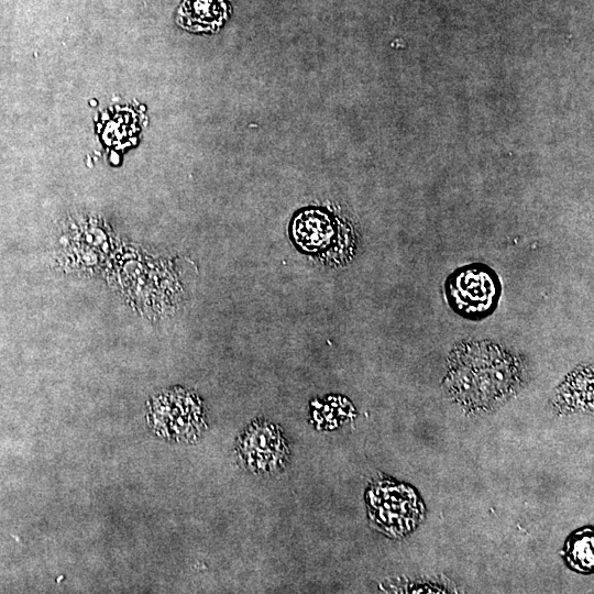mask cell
<instances>
[{"label": "cell", "instance_id": "obj_8", "mask_svg": "<svg viewBox=\"0 0 594 594\" xmlns=\"http://www.w3.org/2000/svg\"><path fill=\"white\" fill-rule=\"evenodd\" d=\"M594 536L591 528L573 534L568 542L565 558L570 566L580 572H591L594 566Z\"/></svg>", "mask_w": 594, "mask_h": 594}, {"label": "cell", "instance_id": "obj_2", "mask_svg": "<svg viewBox=\"0 0 594 594\" xmlns=\"http://www.w3.org/2000/svg\"><path fill=\"white\" fill-rule=\"evenodd\" d=\"M369 516L384 534L399 537L420 521L424 507L413 488L402 483L381 481L366 493Z\"/></svg>", "mask_w": 594, "mask_h": 594}, {"label": "cell", "instance_id": "obj_1", "mask_svg": "<svg viewBox=\"0 0 594 594\" xmlns=\"http://www.w3.org/2000/svg\"><path fill=\"white\" fill-rule=\"evenodd\" d=\"M519 362L488 342L464 343L450 355L446 386L460 404L488 409L507 398L520 382Z\"/></svg>", "mask_w": 594, "mask_h": 594}, {"label": "cell", "instance_id": "obj_5", "mask_svg": "<svg viewBox=\"0 0 594 594\" xmlns=\"http://www.w3.org/2000/svg\"><path fill=\"white\" fill-rule=\"evenodd\" d=\"M153 427L165 437L189 439L202 425L201 411L189 395H167L152 408Z\"/></svg>", "mask_w": 594, "mask_h": 594}, {"label": "cell", "instance_id": "obj_6", "mask_svg": "<svg viewBox=\"0 0 594 594\" xmlns=\"http://www.w3.org/2000/svg\"><path fill=\"white\" fill-rule=\"evenodd\" d=\"M229 16L226 0H184L177 23L191 32H216Z\"/></svg>", "mask_w": 594, "mask_h": 594}, {"label": "cell", "instance_id": "obj_7", "mask_svg": "<svg viewBox=\"0 0 594 594\" xmlns=\"http://www.w3.org/2000/svg\"><path fill=\"white\" fill-rule=\"evenodd\" d=\"M331 232L332 228L329 217L318 210L304 211L294 221V233H306V235L296 238L300 243H304L305 249H318L321 246V243L327 241Z\"/></svg>", "mask_w": 594, "mask_h": 594}, {"label": "cell", "instance_id": "obj_4", "mask_svg": "<svg viewBox=\"0 0 594 594\" xmlns=\"http://www.w3.org/2000/svg\"><path fill=\"white\" fill-rule=\"evenodd\" d=\"M238 454L251 471L273 472L285 464L288 449L277 426L255 421L241 435Z\"/></svg>", "mask_w": 594, "mask_h": 594}, {"label": "cell", "instance_id": "obj_3", "mask_svg": "<svg viewBox=\"0 0 594 594\" xmlns=\"http://www.w3.org/2000/svg\"><path fill=\"white\" fill-rule=\"evenodd\" d=\"M446 292L457 312L469 319H481L495 309L501 283L486 265L471 264L460 267L448 277Z\"/></svg>", "mask_w": 594, "mask_h": 594}]
</instances>
